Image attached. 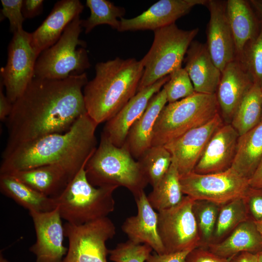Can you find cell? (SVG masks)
<instances>
[{
  "label": "cell",
  "instance_id": "cell-1",
  "mask_svg": "<svg viewBox=\"0 0 262 262\" xmlns=\"http://www.w3.org/2000/svg\"><path fill=\"white\" fill-rule=\"evenodd\" d=\"M84 72L63 79L34 77L13 103L6 120L8 140L3 152L42 136L62 133L87 113L83 89Z\"/></svg>",
  "mask_w": 262,
  "mask_h": 262
},
{
  "label": "cell",
  "instance_id": "cell-2",
  "mask_svg": "<svg viewBox=\"0 0 262 262\" xmlns=\"http://www.w3.org/2000/svg\"><path fill=\"white\" fill-rule=\"evenodd\" d=\"M98 125L86 113L64 133L45 135L3 152L0 174L48 164H60L77 173L97 147Z\"/></svg>",
  "mask_w": 262,
  "mask_h": 262
},
{
  "label": "cell",
  "instance_id": "cell-3",
  "mask_svg": "<svg viewBox=\"0 0 262 262\" xmlns=\"http://www.w3.org/2000/svg\"><path fill=\"white\" fill-rule=\"evenodd\" d=\"M142 60L118 57L95 66V76L83 89L88 115L98 124L113 117L136 94L143 74Z\"/></svg>",
  "mask_w": 262,
  "mask_h": 262
},
{
  "label": "cell",
  "instance_id": "cell-4",
  "mask_svg": "<svg viewBox=\"0 0 262 262\" xmlns=\"http://www.w3.org/2000/svg\"><path fill=\"white\" fill-rule=\"evenodd\" d=\"M85 170L93 186L124 187L135 199L148 184L139 162L126 146H115L102 133L99 144L87 162Z\"/></svg>",
  "mask_w": 262,
  "mask_h": 262
},
{
  "label": "cell",
  "instance_id": "cell-5",
  "mask_svg": "<svg viewBox=\"0 0 262 262\" xmlns=\"http://www.w3.org/2000/svg\"><path fill=\"white\" fill-rule=\"evenodd\" d=\"M85 165L59 196L53 197L61 218L75 225L107 217L115 210L113 193L118 187L93 186L87 179Z\"/></svg>",
  "mask_w": 262,
  "mask_h": 262
},
{
  "label": "cell",
  "instance_id": "cell-6",
  "mask_svg": "<svg viewBox=\"0 0 262 262\" xmlns=\"http://www.w3.org/2000/svg\"><path fill=\"white\" fill-rule=\"evenodd\" d=\"M215 94L195 93L166 104L154 127L152 146H164L192 129L206 124L218 114Z\"/></svg>",
  "mask_w": 262,
  "mask_h": 262
},
{
  "label": "cell",
  "instance_id": "cell-7",
  "mask_svg": "<svg viewBox=\"0 0 262 262\" xmlns=\"http://www.w3.org/2000/svg\"><path fill=\"white\" fill-rule=\"evenodd\" d=\"M198 31V28L182 30L175 23L154 31L152 45L141 59L144 70L137 92L181 67L187 49Z\"/></svg>",
  "mask_w": 262,
  "mask_h": 262
},
{
  "label": "cell",
  "instance_id": "cell-8",
  "mask_svg": "<svg viewBox=\"0 0 262 262\" xmlns=\"http://www.w3.org/2000/svg\"><path fill=\"white\" fill-rule=\"evenodd\" d=\"M82 20L77 16L58 41L41 52L36 62L34 77L63 79L83 73L90 67L86 43L79 38Z\"/></svg>",
  "mask_w": 262,
  "mask_h": 262
},
{
  "label": "cell",
  "instance_id": "cell-9",
  "mask_svg": "<svg viewBox=\"0 0 262 262\" xmlns=\"http://www.w3.org/2000/svg\"><path fill=\"white\" fill-rule=\"evenodd\" d=\"M64 228L68 247L62 262H107L106 243L116 233L111 219L105 217L81 225L66 222Z\"/></svg>",
  "mask_w": 262,
  "mask_h": 262
},
{
  "label": "cell",
  "instance_id": "cell-10",
  "mask_svg": "<svg viewBox=\"0 0 262 262\" xmlns=\"http://www.w3.org/2000/svg\"><path fill=\"white\" fill-rule=\"evenodd\" d=\"M183 194L193 200H205L222 205L243 197L249 187L248 180L231 167L226 171L200 174L191 172L180 176Z\"/></svg>",
  "mask_w": 262,
  "mask_h": 262
},
{
  "label": "cell",
  "instance_id": "cell-11",
  "mask_svg": "<svg viewBox=\"0 0 262 262\" xmlns=\"http://www.w3.org/2000/svg\"><path fill=\"white\" fill-rule=\"evenodd\" d=\"M194 200L185 196L176 206L158 212V232L165 253L200 246V239L192 210Z\"/></svg>",
  "mask_w": 262,
  "mask_h": 262
},
{
  "label": "cell",
  "instance_id": "cell-12",
  "mask_svg": "<svg viewBox=\"0 0 262 262\" xmlns=\"http://www.w3.org/2000/svg\"><path fill=\"white\" fill-rule=\"evenodd\" d=\"M38 57L31 45L30 33L23 29L13 33L8 48L6 64L0 69V81L12 103L21 96L34 78Z\"/></svg>",
  "mask_w": 262,
  "mask_h": 262
},
{
  "label": "cell",
  "instance_id": "cell-13",
  "mask_svg": "<svg viewBox=\"0 0 262 262\" xmlns=\"http://www.w3.org/2000/svg\"><path fill=\"white\" fill-rule=\"evenodd\" d=\"M219 113L206 124L164 145L180 176L192 172L214 133L224 124Z\"/></svg>",
  "mask_w": 262,
  "mask_h": 262
},
{
  "label": "cell",
  "instance_id": "cell-14",
  "mask_svg": "<svg viewBox=\"0 0 262 262\" xmlns=\"http://www.w3.org/2000/svg\"><path fill=\"white\" fill-rule=\"evenodd\" d=\"M29 212L36 234L35 243L30 248L36 256L35 262H62L68 248L63 245L64 228L58 208Z\"/></svg>",
  "mask_w": 262,
  "mask_h": 262
},
{
  "label": "cell",
  "instance_id": "cell-15",
  "mask_svg": "<svg viewBox=\"0 0 262 262\" xmlns=\"http://www.w3.org/2000/svg\"><path fill=\"white\" fill-rule=\"evenodd\" d=\"M226 2L207 0L205 5L210 12L206 44L214 63L221 72L236 58L235 43L226 13Z\"/></svg>",
  "mask_w": 262,
  "mask_h": 262
},
{
  "label": "cell",
  "instance_id": "cell-16",
  "mask_svg": "<svg viewBox=\"0 0 262 262\" xmlns=\"http://www.w3.org/2000/svg\"><path fill=\"white\" fill-rule=\"evenodd\" d=\"M207 0H160L139 16L120 19L118 32L156 30L175 23L197 5H205Z\"/></svg>",
  "mask_w": 262,
  "mask_h": 262
},
{
  "label": "cell",
  "instance_id": "cell-17",
  "mask_svg": "<svg viewBox=\"0 0 262 262\" xmlns=\"http://www.w3.org/2000/svg\"><path fill=\"white\" fill-rule=\"evenodd\" d=\"M254 84L237 59L225 66L215 94L218 112L225 124H230L240 104Z\"/></svg>",
  "mask_w": 262,
  "mask_h": 262
},
{
  "label": "cell",
  "instance_id": "cell-18",
  "mask_svg": "<svg viewBox=\"0 0 262 262\" xmlns=\"http://www.w3.org/2000/svg\"><path fill=\"white\" fill-rule=\"evenodd\" d=\"M169 79L167 75L138 91L126 105L106 122L102 133L115 146L122 147L133 124L144 112L151 98Z\"/></svg>",
  "mask_w": 262,
  "mask_h": 262
},
{
  "label": "cell",
  "instance_id": "cell-19",
  "mask_svg": "<svg viewBox=\"0 0 262 262\" xmlns=\"http://www.w3.org/2000/svg\"><path fill=\"white\" fill-rule=\"evenodd\" d=\"M83 9L79 0H61L55 3L41 24L30 33L31 43L38 56L58 41L67 26Z\"/></svg>",
  "mask_w": 262,
  "mask_h": 262
},
{
  "label": "cell",
  "instance_id": "cell-20",
  "mask_svg": "<svg viewBox=\"0 0 262 262\" xmlns=\"http://www.w3.org/2000/svg\"><path fill=\"white\" fill-rule=\"evenodd\" d=\"M239 135L230 124H224L214 133L193 172L207 174L231 168Z\"/></svg>",
  "mask_w": 262,
  "mask_h": 262
},
{
  "label": "cell",
  "instance_id": "cell-21",
  "mask_svg": "<svg viewBox=\"0 0 262 262\" xmlns=\"http://www.w3.org/2000/svg\"><path fill=\"white\" fill-rule=\"evenodd\" d=\"M137 213L123 222L121 229L129 240L138 244L149 246L158 254L165 249L158 229V213L149 203L145 192L136 199Z\"/></svg>",
  "mask_w": 262,
  "mask_h": 262
},
{
  "label": "cell",
  "instance_id": "cell-22",
  "mask_svg": "<svg viewBox=\"0 0 262 262\" xmlns=\"http://www.w3.org/2000/svg\"><path fill=\"white\" fill-rule=\"evenodd\" d=\"M187 71L196 93L215 94L221 71L214 63L205 44L193 40L184 58Z\"/></svg>",
  "mask_w": 262,
  "mask_h": 262
},
{
  "label": "cell",
  "instance_id": "cell-23",
  "mask_svg": "<svg viewBox=\"0 0 262 262\" xmlns=\"http://www.w3.org/2000/svg\"><path fill=\"white\" fill-rule=\"evenodd\" d=\"M77 173L60 164H48L6 174L37 191L55 197L63 191Z\"/></svg>",
  "mask_w": 262,
  "mask_h": 262
},
{
  "label": "cell",
  "instance_id": "cell-24",
  "mask_svg": "<svg viewBox=\"0 0 262 262\" xmlns=\"http://www.w3.org/2000/svg\"><path fill=\"white\" fill-rule=\"evenodd\" d=\"M167 103L166 93L163 87L151 98L143 114L130 129L124 144L135 160L152 146L154 126Z\"/></svg>",
  "mask_w": 262,
  "mask_h": 262
},
{
  "label": "cell",
  "instance_id": "cell-25",
  "mask_svg": "<svg viewBox=\"0 0 262 262\" xmlns=\"http://www.w3.org/2000/svg\"><path fill=\"white\" fill-rule=\"evenodd\" d=\"M215 255L227 259L243 252L257 254L262 251V238L254 222L247 220L239 224L221 242L207 247Z\"/></svg>",
  "mask_w": 262,
  "mask_h": 262
},
{
  "label": "cell",
  "instance_id": "cell-26",
  "mask_svg": "<svg viewBox=\"0 0 262 262\" xmlns=\"http://www.w3.org/2000/svg\"><path fill=\"white\" fill-rule=\"evenodd\" d=\"M226 8L235 41L237 56L246 43L256 35L261 20L249 0H227Z\"/></svg>",
  "mask_w": 262,
  "mask_h": 262
},
{
  "label": "cell",
  "instance_id": "cell-27",
  "mask_svg": "<svg viewBox=\"0 0 262 262\" xmlns=\"http://www.w3.org/2000/svg\"><path fill=\"white\" fill-rule=\"evenodd\" d=\"M0 190L29 212H47L56 208L54 198L37 191L9 174H0Z\"/></svg>",
  "mask_w": 262,
  "mask_h": 262
},
{
  "label": "cell",
  "instance_id": "cell-28",
  "mask_svg": "<svg viewBox=\"0 0 262 262\" xmlns=\"http://www.w3.org/2000/svg\"><path fill=\"white\" fill-rule=\"evenodd\" d=\"M262 158V122L239 136L231 168L243 177L252 176Z\"/></svg>",
  "mask_w": 262,
  "mask_h": 262
},
{
  "label": "cell",
  "instance_id": "cell-29",
  "mask_svg": "<svg viewBox=\"0 0 262 262\" xmlns=\"http://www.w3.org/2000/svg\"><path fill=\"white\" fill-rule=\"evenodd\" d=\"M180 182V175L176 165L172 164L165 175L148 195V201L158 212L178 204L184 196Z\"/></svg>",
  "mask_w": 262,
  "mask_h": 262
},
{
  "label": "cell",
  "instance_id": "cell-30",
  "mask_svg": "<svg viewBox=\"0 0 262 262\" xmlns=\"http://www.w3.org/2000/svg\"><path fill=\"white\" fill-rule=\"evenodd\" d=\"M262 116V89L254 83L240 104L230 124L241 136L260 124Z\"/></svg>",
  "mask_w": 262,
  "mask_h": 262
},
{
  "label": "cell",
  "instance_id": "cell-31",
  "mask_svg": "<svg viewBox=\"0 0 262 262\" xmlns=\"http://www.w3.org/2000/svg\"><path fill=\"white\" fill-rule=\"evenodd\" d=\"M86 5L90 11V16L82 20V26L84 28L86 34L102 24L108 25L118 31L120 21L117 18H122L125 15L124 8L116 6L107 0H86Z\"/></svg>",
  "mask_w": 262,
  "mask_h": 262
},
{
  "label": "cell",
  "instance_id": "cell-32",
  "mask_svg": "<svg viewBox=\"0 0 262 262\" xmlns=\"http://www.w3.org/2000/svg\"><path fill=\"white\" fill-rule=\"evenodd\" d=\"M248 219H250L242 197L222 204L212 241L210 245L221 242L239 224Z\"/></svg>",
  "mask_w": 262,
  "mask_h": 262
},
{
  "label": "cell",
  "instance_id": "cell-33",
  "mask_svg": "<svg viewBox=\"0 0 262 262\" xmlns=\"http://www.w3.org/2000/svg\"><path fill=\"white\" fill-rule=\"evenodd\" d=\"M148 181L154 187L168 171L172 156L164 146H151L137 160Z\"/></svg>",
  "mask_w": 262,
  "mask_h": 262
},
{
  "label": "cell",
  "instance_id": "cell-34",
  "mask_svg": "<svg viewBox=\"0 0 262 262\" xmlns=\"http://www.w3.org/2000/svg\"><path fill=\"white\" fill-rule=\"evenodd\" d=\"M221 205L208 200H194L192 210L200 239V246L206 247L211 243Z\"/></svg>",
  "mask_w": 262,
  "mask_h": 262
},
{
  "label": "cell",
  "instance_id": "cell-35",
  "mask_svg": "<svg viewBox=\"0 0 262 262\" xmlns=\"http://www.w3.org/2000/svg\"><path fill=\"white\" fill-rule=\"evenodd\" d=\"M236 59L250 75L254 83L262 87V21L256 35L246 43Z\"/></svg>",
  "mask_w": 262,
  "mask_h": 262
},
{
  "label": "cell",
  "instance_id": "cell-36",
  "mask_svg": "<svg viewBox=\"0 0 262 262\" xmlns=\"http://www.w3.org/2000/svg\"><path fill=\"white\" fill-rule=\"evenodd\" d=\"M167 103H173L195 93L192 82L184 68H178L169 74V79L163 86Z\"/></svg>",
  "mask_w": 262,
  "mask_h": 262
},
{
  "label": "cell",
  "instance_id": "cell-37",
  "mask_svg": "<svg viewBox=\"0 0 262 262\" xmlns=\"http://www.w3.org/2000/svg\"><path fill=\"white\" fill-rule=\"evenodd\" d=\"M153 249L147 244H138L128 240L109 250V259L114 262H144Z\"/></svg>",
  "mask_w": 262,
  "mask_h": 262
},
{
  "label": "cell",
  "instance_id": "cell-38",
  "mask_svg": "<svg viewBox=\"0 0 262 262\" xmlns=\"http://www.w3.org/2000/svg\"><path fill=\"white\" fill-rule=\"evenodd\" d=\"M23 0H1L0 21L7 18L10 30L13 34L23 29V23L25 19L22 12Z\"/></svg>",
  "mask_w": 262,
  "mask_h": 262
},
{
  "label": "cell",
  "instance_id": "cell-39",
  "mask_svg": "<svg viewBox=\"0 0 262 262\" xmlns=\"http://www.w3.org/2000/svg\"><path fill=\"white\" fill-rule=\"evenodd\" d=\"M249 218L253 221L262 219V189L249 187L243 196Z\"/></svg>",
  "mask_w": 262,
  "mask_h": 262
},
{
  "label": "cell",
  "instance_id": "cell-40",
  "mask_svg": "<svg viewBox=\"0 0 262 262\" xmlns=\"http://www.w3.org/2000/svg\"><path fill=\"white\" fill-rule=\"evenodd\" d=\"M184 262H230L229 259L220 257L206 247L198 246L189 252Z\"/></svg>",
  "mask_w": 262,
  "mask_h": 262
},
{
  "label": "cell",
  "instance_id": "cell-41",
  "mask_svg": "<svg viewBox=\"0 0 262 262\" xmlns=\"http://www.w3.org/2000/svg\"><path fill=\"white\" fill-rule=\"evenodd\" d=\"M187 250L180 252L158 254L155 252L150 254L146 262H184L185 258L190 251Z\"/></svg>",
  "mask_w": 262,
  "mask_h": 262
},
{
  "label": "cell",
  "instance_id": "cell-42",
  "mask_svg": "<svg viewBox=\"0 0 262 262\" xmlns=\"http://www.w3.org/2000/svg\"><path fill=\"white\" fill-rule=\"evenodd\" d=\"M43 0H23L22 12L25 19L32 18L41 14Z\"/></svg>",
  "mask_w": 262,
  "mask_h": 262
},
{
  "label": "cell",
  "instance_id": "cell-43",
  "mask_svg": "<svg viewBox=\"0 0 262 262\" xmlns=\"http://www.w3.org/2000/svg\"><path fill=\"white\" fill-rule=\"evenodd\" d=\"M3 85L0 83V120L5 121L12 109L13 103L8 99L3 92Z\"/></svg>",
  "mask_w": 262,
  "mask_h": 262
},
{
  "label": "cell",
  "instance_id": "cell-44",
  "mask_svg": "<svg viewBox=\"0 0 262 262\" xmlns=\"http://www.w3.org/2000/svg\"><path fill=\"white\" fill-rule=\"evenodd\" d=\"M248 183L250 187L262 189V158Z\"/></svg>",
  "mask_w": 262,
  "mask_h": 262
},
{
  "label": "cell",
  "instance_id": "cell-45",
  "mask_svg": "<svg viewBox=\"0 0 262 262\" xmlns=\"http://www.w3.org/2000/svg\"><path fill=\"white\" fill-rule=\"evenodd\" d=\"M229 260L230 262H258L257 254L248 252L240 253Z\"/></svg>",
  "mask_w": 262,
  "mask_h": 262
},
{
  "label": "cell",
  "instance_id": "cell-46",
  "mask_svg": "<svg viewBox=\"0 0 262 262\" xmlns=\"http://www.w3.org/2000/svg\"><path fill=\"white\" fill-rule=\"evenodd\" d=\"M249 1L258 17L262 21V0H250Z\"/></svg>",
  "mask_w": 262,
  "mask_h": 262
},
{
  "label": "cell",
  "instance_id": "cell-47",
  "mask_svg": "<svg viewBox=\"0 0 262 262\" xmlns=\"http://www.w3.org/2000/svg\"><path fill=\"white\" fill-rule=\"evenodd\" d=\"M254 222L259 233L262 238V219Z\"/></svg>",
  "mask_w": 262,
  "mask_h": 262
},
{
  "label": "cell",
  "instance_id": "cell-48",
  "mask_svg": "<svg viewBox=\"0 0 262 262\" xmlns=\"http://www.w3.org/2000/svg\"><path fill=\"white\" fill-rule=\"evenodd\" d=\"M258 262H262V251L257 254Z\"/></svg>",
  "mask_w": 262,
  "mask_h": 262
},
{
  "label": "cell",
  "instance_id": "cell-49",
  "mask_svg": "<svg viewBox=\"0 0 262 262\" xmlns=\"http://www.w3.org/2000/svg\"><path fill=\"white\" fill-rule=\"evenodd\" d=\"M0 262H9V261L5 259L1 254L0 256Z\"/></svg>",
  "mask_w": 262,
  "mask_h": 262
},
{
  "label": "cell",
  "instance_id": "cell-50",
  "mask_svg": "<svg viewBox=\"0 0 262 262\" xmlns=\"http://www.w3.org/2000/svg\"><path fill=\"white\" fill-rule=\"evenodd\" d=\"M261 89H262V87H261ZM261 122H262V121Z\"/></svg>",
  "mask_w": 262,
  "mask_h": 262
}]
</instances>
